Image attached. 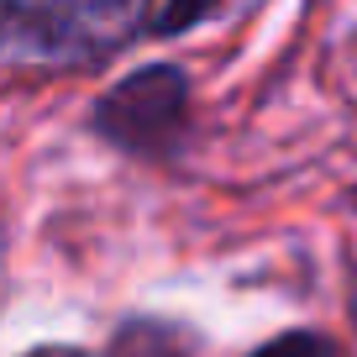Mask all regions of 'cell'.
<instances>
[{"instance_id":"cell-2","label":"cell","mask_w":357,"mask_h":357,"mask_svg":"<svg viewBox=\"0 0 357 357\" xmlns=\"http://www.w3.org/2000/svg\"><path fill=\"white\" fill-rule=\"evenodd\" d=\"M190 126V79L174 63H147L95 100V132L137 158H168Z\"/></svg>"},{"instance_id":"cell-1","label":"cell","mask_w":357,"mask_h":357,"mask_svg":"<svg viewBox=\"0 0 357 357\" xmlns=\"http://www.w3.org/2000/svg\"><path fill=\"white\" fill-rule=\"evenodd\" d=\"M147 0H0V53L26 63H89L137 32Z\"/></svg>"},{"instance_id":"cell-5","label":"cell","mask_w":357,"mask_h":357,"mask_svg":"<svg viewBox=\"0 0 357 357\" xmlns=\"http://www.w3.org/2000/svg\"><path fill=\"white\" fill-rule=\"evenodd\" d=\"M32 357H95V352H79V347H43V352Z\"/></svg>"},{"instance_id":"cell-4","label":"cell","mask_w":357,"mask_h":357,"mask_svg":"<svg viewBox=\"0 0 357 357\" xmlns=\"http://www.w3.org/2000/svg\"><path fill=\"white\" fill-rule=\"evenodd\" d=\"M252 357H336V352H331V347L321 342V336L289 331V336H279V342H268L263 352H252Z\"/></svg>"},{"instance_id":"cell-3","label":"cell","mask_w":357,"mask_h":357,"mask_svg":"<svg viewBox=\"0 0 357 357\" xmlns=\"http://www.w3.org/2000/svg\"><path fill=\"white\" fill-rule=\"evenodd\" d=\"M211 11H221V0H168V6H163V16H158V32H163V37H174V32H184V26L205 22Z\"/></svg>"}]
</instances>
